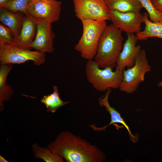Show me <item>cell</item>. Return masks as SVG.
<instances>
[{
    "instance_id": "obj_1",
    "label": "cell",
    "mask_w": 162,
    "mask_h": 162,
    "mask_svg": "<svg viewBox=\"0 0 162 162\" xmlns=\"http://www.w3.org/2000/svg\"><path fill=\"white\" fill-rule=\"evenodd\" d=\"M47 147L67 162H102L105 159L97 146L69 131L60 133Z\"/></svg>"
},
{
    "instance_id": "obj_2",
    "label": "cell",
    "mask_w": 162,
    "mask_h": 162,
    "mask_svg": "<svg viewBox=\"0 0 162 162\" xmlns=\"http://www.w3.org/2000/svg\"><path fill=\"white\" fill-rule=\"evenodd\" d=\"M123 42L122 31L112 24L107 25L100 36L94 58L100 68H113L116 67Z\"/></svg>"
},
{
    "instance_id": "obj_3",
    "label": "cell",
    "mask_w": 162,
    "mask_h": 162,
    "mask_svg": "<svg viewBox=\"0 0 162 162\" xmlns=\"http://www.w3.org/2000/svg\"><path fill=\"white\" fill-rule=\"evenodd\" d=\"M107 67L101 68L93 60H88L85 66V73L88 82L96 90L106 91L109 88H119L122 82L124 70Z\"/></svg>"
},
{
    "instance_id": "obj_4",
    "label": "cell",
    "mask_w": 162,
    "mask_h": 162,
    "mask_svg": "<svg viewBox=\"0 0 162 162\" xmlns=\"http://www.w3.org/2000/svg\"><path fill=\"white\" fill-rule=\"evenodd\" d=\"M82 26V35L75 46L82 57L93 60L96 54L100 36L107 25L106 21L89 20L81 21Z\"/></svg>"
},
{
    "instance_id": "obj_5",
    "label": "cell",
    "mask_w": 162,
    "mask_h": 162,
    "mask_svg": "<svg viewBox=\"0 0 162 162\" xmlns=\"http://www.w3.org/2000/svg\"><path fill=\"white\" fill-rule=\"evenodd\" d=\"M44 53L20 48L13 44H5L0 46V64H21L31 61L40 66L45 62Z\"/></svg>"
},
{
    "instance_id": "obj_6",
    "label": "cell",
    "mask_w": 162,
    "mask_h": 162,
    "mask_svg": "<svg viewBox=\"0 0 162 162\" xmlns=\"http://www.w3.org/2000/svg\"><path fill=\"white\" fill-rule=\"evenodd\" d=\"M147 60L146 51L141 50L133 67L124 70L122 80L119 88V90L131 94L138 88L139 85L145 80L146 73L151 70Z\"/></svg>"
},
{
    "instance_id": "obj_7",
    "label": "cell",
    "mask_w": 162,
    "mask_h": 162,
    "mask_svg": "<svg viewBox=\"0 0 162 162\" xmlns=\"http://www.w3.org/2000/svg\"><path fill=\"white\" fill-rule=\"evenodd\" d=\"M75 16L81 21L110 20L105 0H72Z\"/></svg>"
},
{
    "instance_id": "obj_8",
    "label": "cell",
    "mask_w": 162,
    "mask_h": 162,
    "mask_svg": "<svg viewBox=\"0 0 162 162\" xmlns=\"http://www.w3.org/2000/svg\"><path fill=\"white\" fill-rule=\"evenodd\" d=\"M62 3L56 0L43 1L32 0L28 5V15L36 22L44 21L51 23L60 19Z\"/></svg>"
},
{
    "instance_id": "obj_9",
    "label": "cell",
    "mask_w": 162,
    "mask_h": 162,
    "mask_svg": "<svg viewBox=\"0 0 162 162\" xmlns=\"http://www.w3.org/2000/svg\"><path fill=\"white\" fill-rule=\"evenodd\" d=\"M109 15L112 24L126 34H136L141 31L144 15L140 12H121L109 10Z\"/></svg>"
},
{
    "instance_id": "obj_10",
    "label": "cell",
    "mask_w": 162,
    "mask_h": 162,
    "mask_svg": "<svg viewBox=\"0 0 162 162\" xmlns=\"http://www.w3.org/2000/svg\"><path fill=\"white\" fill-rule=\"evenodd\" d=\"M127 39L117 61L116 69L124 70L125 68H129L134 66L141 50V46L136 45L138 40L136 35L127 33Z\"/></svg>"
},
{
    "instance_id": "obj_11",
    "label": "cell",
    "mask_w": 162,
    "mask_h": 162,
    "mask_svg": "<svg viewBox=\"0 0 162 162\" xmlns=\"http://www.w3.org/2000/svg\"><path fill=\"white\" fill-rule=\"evenodd\" d=\"M36 22V33L31 48L45 53L53 52L55 50L53 44L55 35L52 23L44 21Z\"/></svg>"
},
{
    "instance_id": "obj_12",
    "label": "cell",
    "mask_w": 162,
    "mask_h": 162,
    "mask_svg": "<svg viewBox=\"0 0 162 162\" xmlns=\"http://www.w3.org/2000/svg\"><path fill=\"white\" fill-rule=\"evenodd\" d=\"M37 32V22L29 15H25L20 33L14 38L13 44L22 49L31 50Z\"/></svg>"
},
{
    "instance_id": "obj_13",
    "label": "cell",
    "mask_w": 162,
    "mask_h": 162,
    "mask_svg": "<svg viewBox=\"0 0 162 162\" xmlns=\"http://www.w3.org/2000/svg\"><path fill=\"white\" fill-rule=\"evenodd\" d=\"M112 91V88H109L106 91L105 96L103 98H100L98 99V103L101 107L104 106L106 108V111L109 112L111 116V121L107 125L101 128H97L94 126L93 125L90 127L93 129L97 131L105 130V129L110 125L115 123H120L123 124L127 130L128 132L130 137L132 141L135 142L138 139L137 137L133 135L131 133L129 127L123 119L121 117L120 113L111 106L109 103L108 100L109 96Z\"/></svg>"
},
{
    "instance_id": "obj_14",
    "label": "cell",
    "mask_w": 162,
    "mask_h": 162,
    "mask_svg": "<svg viewBox=\"0 0 162 162\" xmlns=\"http://www.w3.org/2000/svg\"><path fill=\"white\" fill-rule=\"evenodd\" d=\"M25 15L20 12H14L0 7V21L12 30L14 38L19 34Z\"/></svg>"
},
{
    "instance_id": "obj_15",
    "label": "cell",
    "mask_w": 162,
    "mask_h": 162,
    "mask_svg": "<svg viewBox=\"0 0 162 162\" xmlns=\"http://www.w3.org/2000/svg\"><path fill=\"white\" fill-rule=\"evenodd\" d=\"M12 64H0V111L4 110L3 102L10 100L14 93L12 87L7 84L8 75L12 69Z\"/></svg>"
},
{
    "instance_id": "obj_16",
    "label": "cell",
    "mask_w": 162,
    "mask_h": 162,
    "mask_svg": "<svg viewBox=\"0 0 162 162\" xmlns=\"http://www.w3.org/2000/svg\"><path fill=\"white\" fill-rule=\"evenodd\" d=\"M143 14L145 27L143 30L136 34L138 40H145L153 37L162 39V22H152L149 19L147 12Z\"/></svg>"
},
{
    "instance_id": "obj_17",
    "label": "cell",
    "mask_w": 162,
    "mask_h": 162,
    "mask_svg": "<svg viewBox=\"0 0 162 162\" xmlns=\"http://www.w3.org/2000/svg\"><path fill=\"white\" fill-rule=\"evenodd\" d=\"M109 10L121 12H140L142 8L139 0H105Z\"/></svg>"
},
{
    "instance_id": "obj_18",
    "label": "cell",
    "mask_w": 162,
    "mask_h": 162,
    "mask_svg": "<svg viewBox=\"0 0 162 162\" xmlns=\"http://www.w3.org/2000/svg\"><path fill=\"white\" fill-rule=\"evenodd\" d=\"M40 101L45 105L47 112L52 113H55L60 107L69 103V101L63 100L60 98L57 87L56 86L53 87L52 93L43 96Z\"/></svg>"
},
{
    "instance_id": "obj_19",
    "label": "cell",
    "mask_w": 162,
    "mask_h": 162,
    "mask_svg": "<svg viewBox=\"0 0 162 162\" xmlns=\"http://www.w3.org/2000/svg\"><path fill=\"white\" fill-rule=\"evenodd\" d=\"M32 150L34 157L41 159L45 162H64V159L53 152L47 147H41L37 143L32 145Z\"/></svg>"
},
{
    "instance_id": "obj_20",
    "label": "cell",
    "mask_w": 162,
    "mask_h": 162,
    "mask_svg": "<svg viewBox=\"0 0 162 162\" xmlns=\"http://www.w3.org/2000/svg\"><path fill=\"white\" fill-rule=\"evenodd\" d=\"M32 0H10L1 7L14 12H20L25 15H28L27 8Z\"/></svg>"
},
{
    "instance_id": "obj_21",
    "label": "cell",
    "mask_w": 162,
    "mask_h": 162,
    "mask_svg": "<svg viewBox=\"0 0 162 162\" xmlns=\"http://www.w3.org/2000/svg\"><path fill=\"white\" fill-rule=\"evenodd\" d=\"M142 8L147 11L150 20L153 22H162V13L153 5L151 0H139Z\"/></svg>"
},
{
    "instance_id": "obj_22",
    "label": "cell",
    "mask_w": 162,
    "mask_h": 162,
    "mask_svg": "<svg viewBox=\"0 0 162 162\" xmlns=\"http://www.w3.org/2000/svg\"><path fill=\"white\" fill-rule=\"evenodd\" d=\"M14 37L13 32L8 27L0 23V46L6 44H13Z\"/></svg>"
},
{
    "instance_id": "obj_23",
    "label": "cell",
    "mask_w": 162,
    "mask_h": 162,
    "mask_svg": "<svg viewBox=\"0 0 162 162\" xmlns=\"http://www.w3.org/2000/svg\"><path fill=\"white\" fill-rule=\"evenodd\" d=\"M154 7L162 13V0H151Z\"/></svg>"
},
{
    "instance_id": "obj_24",
    "label": "cell",
    "mask_w": 162,
    "mask_h": 162,
    "mask_svg": "<svg viewBox=\"0 0 162 162\" xmlns=\"http://www.w3.org/2000/svg\"><path fill=\"white\" fill-rule=\"evenodd\" d=\"M10 0H0V7H2Z\"/></svg>"
},
{
    "instance_id": "obj_25",
    "label": "cell",
    "mask_w": 162,
    "mask_h": 162,
    "mask_svg": "<svg viewBox=\"0 0 162 162\" xmlns=\"http://www.w3.org/2000/svg\"><path fill=\"white\" fill-rule=\"evenodd\" d=\"M0 162H8V161L6 160L4 157L0 155Z\"/></svg>"
},
{
    "instance_id": "obj_26",
    "label": "cell",
    "mask_w": 162,
    "mask_h": 162,
    "mask_svg": "<svg viewBox=\"0 0 162 162\" xmlns=\"http://www.w3.org/2000/svg\"><path fill=\"white\" fill-rule=\"evenodd\" d=\"M39 1H47L48 0H38Z\"/></svg>"
},
{
    "instance_id": "obj_27",
    "label": "cell",
    "mask_w": 162,
    "mask_h": 162,
    "mask_svg": "<svg viewBox=\"0 0 162 162\" xmlns=\"http://www.w3.org/2000/svg\"><path fill=\"white\" fill-rule=\"evenodd\" d=\"M48 1H54V0H47Z\"/></svg>"
}]
</instances>
